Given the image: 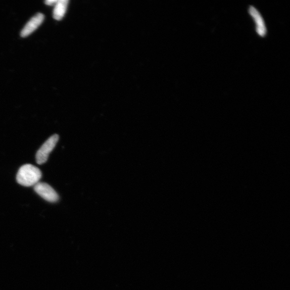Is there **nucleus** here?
I'll return each instance as SVG.
<instances>
[{
  "label": "nucleus",
  "mask_w": 290,
  "mask_h": 290,
  "mask_svg": "<svg viewBox=\"0 0 290 290\" xmlns=\"http://www.w3.org/2000/svg\"><path fill=\"white\" fill-rule=\"evenodd\" d=\"M249 13L256 24V31L258 35L262 37L266 36L267 31L266 24L259 11L253 6H250Z\"/></svg>",
  "instance_id": "nucleus-5"
},
{
  "label": "nucleus",
  "mask_w": 290,
  "mask_h": 290,
  "mask_svg": "<svg viewBox=\"0 0 290 290\" xmlns=\"http://www.w3.org/2000/svg\"><path fill=\"white\" fill-rule=\"evenodd\" d=\"M68 2V0H58L54 5L53 16L55 20L60 21L64 17Z\"/></svg>",
  "instance_id": "nucleus-6"
},
{
  "label": "nucleus",
  "mask_w": 290,
  "mask_h": 290,
  "mask_svg": "<svg viewBox=\"0 0 290 290\" xmlns=\"http://www.w3.org/2000/svg\"><path fill=\"white\" fill-rule=\"evenodd\" d=\"M44 18L45 16L42 13L37 14L31 18L21 31V36L26 38L33 33L42 24Z\"/></svg>",
  "instance_id": "nucleus-4"
},
{
  "label": "nucleus",
  "mask_w": 290,
  "mask_h": 290,
  "mask_svg": "<svg viewBox=\"0 0 290 290\" xmlns=\"http://www.w3.org/2000/svg\"><path fill=\"white\" fill-rule=\"evenodd\" d=\"M42 175L39 168L30 164H27L19 169L16 180L18 184L24 187L35 186L39 183Z\"/></svg>",
  "instance_id": "nucleus-1"
},
{
  "label": "nucleus",
  "mask_w": 290,
  "mask_h": 290,
  "mask_svg": "<svg viewBox=\"0 0 290 290\" xmlns=\"http://www.w3.org/2000/svg\"><path fill=\"white\" fill-rule=\"evenodd\" d=\"M34 190L38 194L49 202L54 203L59 199L57 193L46 183H38L34 187Z\"/></svg>",
  "instance_id": "nucleus-3"
},
{
  "label": "nucleus",
  "mask_w": 290,
  "mask_h": 290,
  "mask_svg": "<svg viewBox=\"0 0 290 290\" xmlns=\"http://www.w3.org/2000/svg\"><path fill=\"white\" fill-rule=\"evenodd\" d=\"M57 1L58 0H47L45 1V3L48 5L54 6Z\"/></svg>",
  "instance_id": "nucleus-7"
},
{
  "label": "nucleus",
  "mask_w": 290,
  "mask_h": 290,
  "mask_svg": "<svg viewBox=\"0 0 290 290\" xmlns=\"http://www.w3.org/2000/svg\"><path fill=\"white\" fill-rule=\"evenodd\" d=\"M59 136L54 135L49 138L44 143L36 154V162L39 165L46 163L48 158V156L54 149L56 143L59 141Z\"/></svg>",
  "instance_id": "nucleus-2"
}]
</instances>
